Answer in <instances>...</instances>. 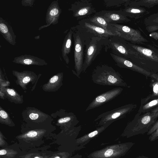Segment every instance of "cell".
<instances>
[{
    "label": "cell",
    "mask_w": 158,
    "mask_h": 158,
    "mask_svg": "<svg viewBox=\"0 0 158 158\" xmlns=\"http://www.w3.org/2000/svg\"><path fill=\"white\" fill-rule=\"evenodd\" d=\"M91 79L94 83L99 85L127 86L118 72L106 64L97 66L92 73Z\"/></svg>",
    "instance_id": "cell-1"
},
{
    "label": "cell",
    "mask_w": 158,
    "mask_h": 158,
    "mask_svg": "<svg viewBox=\"0 0 158 158\" xmlns=\"http://www.w3.org/2000/svg\"><path fill=\"white\" fill-rule=\"evenodd\" d=\"M105 47L114 54L125 57L139 66L144 65L138 53L129 45L127 41L118 35L109 38Z\"/></svg>",
    "instance_id": "cell-2"
},
{
    "label": "cell",
    "mask_w": 158,
    "mask_h": 158,
    "mask_svg": "<svg viewBox=\"0 0 158 158\" xmlns=\"http://www.w3.org/2000/svg\"><path fill=\"white\" fill-rule=\"evenodd\" d=\"M108 40L99 37L85 39V49L82 71L83 73L100 53L103 47L106 46Z\"/></svg>",
    "instance_id": "cell-3"
},
{
    "label": "cell",
    "mask_w": 158,
    "mask_h": 158,
    "mask_svg": "<svg viewBox=\"0 0 158 158\" xmlns=\"http://www.w3.org/2000/svg\"><path fill=\"white\" fill-rule=\"evenodd\" d=\"M158 116V106L141 118L135 121H132L129 125L127 128L129 136L147 133L155 123L156 118Z\"/></svg>",
    "instance_id": "cell-4"
},
{
    "label": "cell",
    "mask_w": 158,
    "mask_h": 158,
    "mask_svg": "<svg viewBox=\"0 0 158 158\" xmlns=\"http://www.w3.org/2000/svg\"><path fill=\"white\" fill-rule=\"evenodd\" d=\"M74 27L83 35L85 39L99 37L108 39L112 36L118 35L116 33L93 24L86 19L79 20Z\"/></svg>",
    "instance_id": "cell-5"
},
{
    "label": "cell",
    "mask_w": 158,
    "mask_h": 158,
    "mask_svg": "<svg viewBox=\"0 0 158 158\" xmlns=\"http://www.w3.org/2000/svg\"><path fill=\"white\" fill-rule=\"evenodd\" d=\"M73 31L74 41V73L79 77L83 71L84 59V48L85 39L83 35L74 27L71 28Z\"/></svg>",
    "instance_id": "cell-6"
},
{
    "label": "cell",
    "mask_w": 158,
    "mask_h": 158,
    "mask_svg": "<svg viewBox=\"0 0 158 158\" xmlns=\"http://www.w3.org/2000/svg\"><path fill=\"white\" fill-rule=\"evenodd\" d=\"M21 114L23 120L31 126L49 124L53 120L51 115L32 107H27Z\"/></svg>",
    "instance_id": "cell-7"
},
{
    "label": "cell",
    "mask_w": 158,
    "mask_h": 158,
    "mask_svg": "<svg viewBox=\"0 0 158 158\" xmlns=\"http://www.w3.org/2000/svg\"><path fill=\"white\" fill-rule=\"evenodd\" d=\"M113 27L118 36L132 43L139 45L143 44L148 41L141 35L140 32L127 26L118 24H110Z\"/></svg>",
    "instance_id": "cell-8"
},
{
    "label": "cell",
    "mask_w": 158,
    "mask_h": 158,
    "mask_svg": "<svg viewBox=\"0 0 158 158\" xmlns=\"http://www.w3.org/2000/svg\"><path fill=\"white\" fill-rule=\"evenodd\" d=\"M68 10L72 12L73 17L80 20L88 18L96 13L91 1L89 0L77 1L71 4Z\"/></svg>",
    "instance_id": "cell-9"
},
{
    "label": "cell",
    "mask_w": 158,
    "mask_h": 158,
    "mask_svg": "<svg viewBox=\"0 0 158 158\" xmlns=\"http://www.w3.org/2000/svg\"><path fill=\"white\" fill-rule=\"evenodd\" d=\"M129 45L139 55L144 65L158 64V50L152 47H144L128 42Z\"/></svg>",
    "instance_id": "cell-10"
},
{
    "label": "cell",
    "mask_w": 158,
    "mask_h": 158,
    "mask_svg": "<svg viewBox=\"0 0 158 158\" xmlns=\"http://www.w3.org/2000/svg\"><path fill=\"white\" fill-rule=\"evenodd\" d=\"M134 107L132 104L127 105L104 112L98 116L95 121L100 120V125H103L109 121H114L124 117L133 110Z\"/></svg>",
    "instance_id": "cell-11"
},
{
    "label": "cell",
    "mask_w": 158,
    "mask_h": 158,
    "mask_svg": "<svg viewBox=\"0 0 158 158\" xmlns=\"http://www.w3.org/2000/svg\"><path fill=\"white\" fill-rule=\"evenodd\" d=\"M12 74L16 78L15 83L19 86L24 90L27 89V86L30 83L35 84L31 89L33 91L35 89L39 79L41 75L40 74L37 75L34 72L28 70L19 72L16 70L12 71Z\"/></svg>",
    "instance_id": "cell-12"
},
{
    "label": "cell",
    "mask_w": 158,
    "mask_h": 158,
    "mask_svg": "<svg viewBox=\"0 0 158 158\" xmlns=\"http://www.w3.org/2000/svg\"><path fill=\"white\" fill-rule=\"evenodd\" d=\"M123 89L117 87L110 89L96 96L89 104L85 112L98 107L112 100L119 95Z\"/></svg>",
    "instance_id": "cell-13"
},
{
    "label": "cell",
    "mask_w": 158,
    "mask_h": 158,
    "mask_svg": "<svg viewBox=\"0 0 158 158\" xmlns=\"http://www.w3.org/2000/svg\"><path fill=\"white\" fill-rule=\"evenodd\" d=\"M95 14L103 17L110 24L126 23L131 21L121 9L118 10H102Z\"/></svg>",
    "instance_id": "cell-14"
},
{
    "label": "cell",
    "mask_w": 158,
    "mask_h": 158,
    "mask_svg": "<svg viewBox=\"0 0 158 158\" xmlns=\"http://www.w3.org/2000/svg\"><path fill=\"white\" fill-rule=\"evenodd\" d=\"M62 12L58 0L54 1L51 2L47 9L46 15V24L41 26L38 30L47 27L51 24L56 25L58 23V20Z\"/></svg>",
    "instance_id": "cell-15"
},
{
    "label": "cell",
    "mask_w": 158,
    "mask_h": 158,
    "mask_svg": "<svg viewBox=\"0 0 158 158\" xmlns=\"http://www.w3.org/2000/svg\"><path fill=\"white\" fill-rule=\"evenodd\" d=\"M110 54L116 65L120 68L128 69L147 76L151 74L149 72L125 57L112 53Z\"/></svg>",
    "instance_id": "cell-16"
},
{
    "label": "cell",
    "mask_w": 158,
    "mask_h": 158,
    "mask_svg": "<svg viewBox=\"0 0 158 158\" xmlns=\"http://www.w3.org/2000/svg\"><path fill=\"white\" fill-rule=\"evenodd\" d=\"M53 118H57V124L60 126H71L79 122L77 117L72 112H67L66 110L61 109L51 114Z\"/></svg>",
    "instance_id": "cell-17"
},
{
    "label": "cell",
    "mask_w": 158,
    "mask_h": 158,
    "mask_svg": "<svg viewBox=\"0 0 158 158\" xmlns=\"http://www.w3.org/2000/svg\"><path fill=\"white\" fill-rule=\"evenodd\" d=\"M12 62L24 65L44 66L48 65V63L44 59L37 56L27 54L15 57L12 60Z\"/></svg>",
    "instance_id": "cell-18"
},
{
    "label": "cell",
    "mask_w": 158,
    "mask_h": 158,
    "mask_svg": "<svg viewBox=\"0 0 158 158\" xmlns=\"http://www.w3.org/2000/svg\"><path fill=\"white\" fill-rule=\"evenodd\" d=\"M0 32L4 39L10 44H16V35L11 26L2 18L0 17Z\"/></svg>",
    "instance_id": "cell-19"
},
{
    "label": "cell",
    "mask_w": 158,
    "mask_h": 158,
    "mask_svg": "<svg viewBox=\"0 0 158 158\" xmlns=\"http://www.w3.org/2000/svg\"><path fill=\"white\" fill-rule=\"evenodd\" d=\"M63 72L57 73L42 85L43 90L47 92H54L58 91L63 85Z\"/></svg>",
    "instance_id": "cell-20"
},
{
    "label": "cell",
    "mask_w": 158,
    "mask_h": 158,
    "mask_svg": "<svg viewBox=\"0 0 158 158\" xmlns=\"http://www.w3.org/2000/svg\"><path fill=\"white\" fill-rule=\"evenodd\" d=\"M121 10L128 17L135 19L142 18L149 13L148 11L141 6L127 5Z\"/></svg>",
    "instance_id": "cell-21"
},
{
    "label": "cell",
    "mask_w": 158,
    "mask_h": 158,
    "mask_svg": "<svg viewBox=\"0 0 158 158\" xmlns=\"http://www.w3.org/2000/svg\"><path fill=\"white\" fill-rule=\"evenodd\" d=\"M0 89L4 92L5 98H7L10 102L16 104L23 103V95H20L14 89L0 86Z\"/></svg>",
    "instance_id": "cell-22"
},
{
    "label": "cell",
    "mask_w": 158,
    "mask_h": 158,
    "mask_svg": "<svg viewBox=\"0 0 158 158\" xmlns=\"http://www.w3.org/2000/svg\"><path fill=\"white\" fill-rule=\"evenodd\" d=\"M73 34V31L71 28L64 39L61 49L62 56L67 64L69 62L68 55L71 51Z\"/></svg>",
    "instance_id": "cell-23"
},
{
    "label": "cell",
    "mask_w": 158,
    "mask_h": 158,
    "mask_svg": "<svg viewBox=\"0 0 158 158\" xmlns=\"http://www.w3.org/2000/svg\"><path fill=\"white\" fill-rule=\"evenodd\" d=\"M86 19L91 23L98 27L106 30L116 33L113 27L102 16L94 14Z\"/></svg>",
    "instance_id": "cell-24"
},
{
    "label": "cell",
    "mask_w": 158,
    "mask_h": 158,
    "mask_svg": "<svg viewBox=\"0 0 158 158\" xmlns=\"http://www.w3.org/2000/svg\"><path fill=\"white\" fill-rule=\"evenodd\" d=\"M158 4V0H129L124 5L135 6H145L147 8H150Z\"/></svg>",
    "instance_id": "cell-25"
},
{
    "label": "cell",
    "mask_w": 158,
    "mask_h": 158,
    "mask_svg": "<svg viewBox=\"0 0 158 158\" xmlns=\"http://www.w3.org/2000/svg\"><path fill=\"white\" fill-rule=\"evenodd\" d=\"M0 123L11 126L15 125L8 113L1 106H0Z\"/></svg>",
    "instance_id": "cell-26"
},
{
    "label": "cell",
    "mask_w": 158,
    "mask_h": 158,
    "mask_svg": "<svg viewBox=\"0 0 158 158\" xmlns=\"http://www.w3.org/2000/svg\"><path fill=\"white\" fill-rule=\"evenodd\" d=\"M144 23L146 26H158V12L153 14L145 18Z\"/></svg>",
    "instance_id": "cell-27"
},
{
    "label": "cell",
    "mask_w": 158,
    "mask_h": 158,
    "mask_svg": "<svg viewBox=\"0 0 158 158\" xmlns=\"http://www.w3.org/2000/svg\"><path fill=\"white\" fill-rule=\"evenodd\" d=\"M129 0H105L104 4L108 7H118L124 4Z\"/></svg>",
    "instance_id": "cell-28"
},
{
    "label": "cell",
    "mask_w": 158,
    "mask_h": 158,
    "mask_svg": "<svg viewBox=\"0 0 158 158\" xmlns=\"http://www.w3.org/2000/svg\"><path fill=\"white\" fill-rule=\"evenodd\" d=\"M156 106H158V98L153 100L144 105L141 108V111L144 112Z\"/></svg>",
    "instance_id": "cell-29"
},
{
    "label": "cell",
    "mask_w": 158,
    "mask_h": 158,
    "mask_svg": "<svg viewBox=\"0 0 158 158\" xmlns=\"http://www.w3.org/2000/svg\"><path fill=\"white\" fill-rule=\"evenodd\" d=\"M148 139L151 142L154 141L158 139V127L149 135Z\"/></svg>",
    "instance_id": "cell-30"
},
{
    "label": "cell",
    "mask_w": 158,
    "mask_h": 158,
    "mask_svg": "<svg viewBox=\"0 0 158 158\" xmlns=\"http://www.w3.org/2000/svg\"><path fill=\"white\" fill-rule=\"evenodd\" d=\"M34 1V0H23L21 1V4L24 6L31 7Z\"/></svg>",
    "instance_id": "cell-31"
},
{
    "label": "cell",
    "mask_w": 158,
    "mask_h": 158,
    "mask_svg": "<svg viewBox=\"0 0 158 158\" xmlns=\"http://www.w3.org/2000/svg\"><path fill=\"white\" fill-rule=\"evenodd\" d=\"M158 127V120L156 121L149 131L147 133V135H149Z\"/></svg>",
    "instance_id": "cell-32"
},
{
    "label": "cell",
    "mask_w": 158,
    "mask_h": 158,
    "mask_svg": "<svg viewBox=\"0 0 158 158\" xmlns=\"http://www.w3.org/2000/svg\"><path fill=\"white\" fill-rule=\"evenodd\" d=\"M38 134V132L35 130L28 131L26 135L28 137L33 138L36 137Z\"/></svg>",
    "instance_id": "cell-33"
},
{
    "label": "cell",
    "mask_w": 158,
    "mask_h": 158,
    "mask_svg": "<svg viewBox=\"0 0 158 158\" xmlns=\"http://www.w3.org/2000/svg\"><path fill=\"white\" fill-rule=\"evenodd\" d=\"M146 29L149 32H152L158 29V26H146Z\"/></svg>",
    "instance_id": "cell-34"
},
{
    "label": "cell",
    "mask_w": 158,
    "mask_h": 158,
    "mask_svg": "<svg viewBox=\"0 0 158 158\" xmlns=\"http://www.w3.org/2000/svg\"><path fill=\"white\" fill-rule=\"evenodd\" d=\"M153 92L155 96L158 95V82L155 83L153 86Z\"/></svg>",
    "instance_id": "cell-35"
},
{
    "label": "cell",
    "mask_w": 158,
    "mask_h": 158,
    "mask_svg": "<svg viewBox=\"0 0 158 158\" xmlns=\"http://www.w3.org/2000/svg\"><path fill=\"white\" fill-rule=\"evenodd\" d=\"M113 153V151L112 149H109L105 153L104 155L105 157H108L110 156Z\"/></svg>",
    "instance_id": "cell-36"
},
{
    "label": "cell",
    "mask_w": 158,
    "mask_h": 158,
    "mask_svg": "<svg viewBox=\"0 0 158 158\" xmlns=\"http://www.w3.org/2000/svg\"><path fill=\"white\" fill-rule=\"evenodd\" d=\"M98 133V130H95L94 131L90 133L88 135V136L90 138L93 137L96 135H97Z\"/></svg>",
    "instance_id": "cell-37"
},
{
    "label": "cell",
    "mask_w": 158,
    "mask_h": 158,
    "mask_svg": "<svg viewBox=\"0 0 158 158\" xmlns=\"http://www.w3.org/2000/svg\"><path fill=\"white\" fill-rule=\"evenodd\" d=\"M6 151L4 149L1 150H0V155H3L6 154Z\"/></svg>",
    "instance_id": "cell-38"
},
{
    "label": "cell",
    "mask_w": 158,
    "mask_h": 158,
    "mask_svg": "<svg viewBox=\"0 0 158 158\" xmlns=\"http://www.w3.org/2000/svg\"><path fill=\"white\" fill-rule=\"evenodd\" d=\"M152 76L155 78L157 80V82H158V75L153 74L152 75Z\"/></svg>",
    "instance_id": "cell-39"
},
{
    "label": "cell",
    "mask_w": 158,
    "mask_h": 158,
    "mask_svg": "<svg viewBox=\"0 0 158 158\" xmlns=\"http://www.w3.org/2000/svg\"><path fill=\"white\" fill-rule=\"evenodd\" d=\"M136 158H150V157H148L147 156H137Z\"/></svg>",
    "instance_id": "cell-40"
},
{
    "label": "cell",
    "mask_w": 158,
    "mask_h": 158,
    "mask_svg": "<svg viewBox=\"0 0 158 158\" xmlns=\"http://www.w3.org/2000/svg\"><path fill=\"white\" fill-rule=\"evenodd\" d=\"M54 158H60L59 156H56Z\"/></svg>",
    "instance_id": "cell-41"
},
{
    "label": "cell",
    "mask_w": 158,
    "mask_h": 158,
    "mask_svg": "<svg viewBox=\"0 0 158 158\" xmlns=\"http://www.w3.org/2000/svg\"><path fill=\"white\" fill-rule=\"evenodd\" d=\"M34 158H40L37 156V157H35Z\"/></svg>",
    "instance_id": "cell-42"
},
{
    "label": "cell",
    "mask_w": 158,
    "mask_h": 158,
    "mask_svg": "<svg viewBox=\"0 0 158 158\" xmlns=\"http://www.w3.org/2000/svg\"><path fill=\"white\" fill-rule=\"evenodd\" d=\"M157 33L158 34V32H157Z\"/></svg>",
    "instance_id": "cell-43"
}]
</instances>
